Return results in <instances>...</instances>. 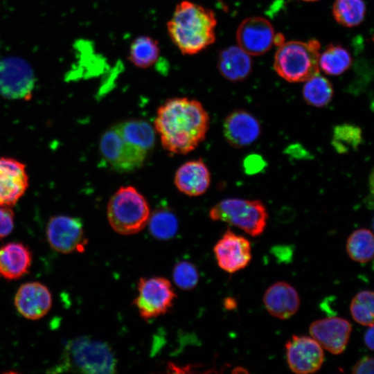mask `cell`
Wrapping results in <instances>:
<instances>
[{
    "instance_id": "31",
    "label": "cell",
    "mask_w": 374,
    "mask_h": 374,
    "mask_svg": "<svg viewBox=\"0 0 374 374\" xmlns=\"http://www.w3.org/2000/svg\"><path fill=\"white\" fill-rule=\"evenodd\" d=\"M172 277L176 285L183 290L193 289L199 280V274L196 267L185 260L180 261L175 265Z\"/></svg>"
},
{
    "instance_id": "7",
    "label": "cell",
    "mask_w": 374,
    "mask_h": 374,
    "mask_svg": "<svg viewBox=\"0 0 374 374\" xmlns=\"http://www.w3.org/2000/svg\"><path fill=\"white\" fill-rule=\"evenodd\" d=\"M175 297L172 284L166 278H141L138 283V296L133 302L140 316L149 320L166 313Z\"/></svg>"
},
{
    "instance_id": "8",
    "label": "cell",
    "mask_w": 374,
    "mask_h": 374,
    "mask_svg": "<svg viewBox=\"0 0 374 374\" xmlns=\"http://www.w3.org/2000/svg\"><path fill=\"white\" fill-rule=\"evenodd\" d=\"M100 152L110 168L119 172H132L143 164L148 153L125 141L114 126L100 141Z\"/></svg>"
},
{
    "instance_id": "33",
    "label": "cell",
    "mask_w": 374,
    "mask_h": 374,
    "mask_svg": "<svg viewBox=\"0 0 374 374\" xmlns=\"http://www.w3.org/2000/svg\"><path fill=\"white\" fill-rule=\"evenodd\" d=\"M373 358L369 355L364 356L353 366L352 373L353 374H373Z\"/></svg>"
},
{
    "instance_id": "36",
    "label": "cell",
    "mask_w": 374,
    "mask_h": 374,
    "mask_svg": "<svg viewBox=\"0 0 374 374\" xmlns=\"http://www.w3.org/2000/svg\"><path fill=\"white\" fill-rule=\"evenodd\" d=\"M284 42H285V37L282 34L278 33V34L274 35L273 44L279 46L282 45Z\"/></svg>"
},
{
    "instance_id": "26",
    "label": "cell",
    "mask_w": 374,
    "mask_h": 374,
    "mask_svg": "<svg viewBox=\"0 0 374 374\" xmlns=\"http://www.w3.org/2000/svg\"><path fill=\"white\" fill-rule=\"evenodd\" d=\"M305 82L303 96L308 105L322 107L330 102L334 90L331 82L326 78L317 74Z\"/></svg>"
},
{
    "instance_id": "17",
    "label": "cell",
    "mask_w": 374,
    "mask_h": 374,
    "mask_svg": "<svg viewBox=\"0 0 374 374\" xmlns=\"http://www.w3.org/2000/svg\"><path fill=\"white\" fill-rule=\"evenodd\" d=\"M260 125L256 117L243 109L230 113L223 124L224 136L233 147L242 148L256 141L260 134Z\"/></svg>"
},
{
    "instance_id": "16",
    "label": "cell",
    "mask_w": 374,
    "mask_h": 374,
    "mask_svg": "<svg viewBox=\"0 0 374 374\" xmlns=\"http://www.w3.org/2000/svg\"><path fill=\"white\" fill-rule=\"evenodd\" d=\"M15 305L24 317L37 320L44 317L52 305V296L39 282H28L20 286L15 296Z\"/></svg>"
},
{
    "instance_id": "1",
    "label": "cell",
    "mask_w": 374,
    "mask_h": 374,
    "mask_svg": "<svg viewBox=\"0 0 374 374\" xmlns=\"http://www.w3.org/2000/svg\"><path fill=\"white\" fill-rule=\"evenodd\" d=\"M208 125V114L202 103L187 98L167 100L154 120L163 148L178 154L195 150L205 139Z\"/></svg>"
},
{
    "instance_id": "6",
    "label": "cell",
    "mask_w": 374,
    "mask_h": 374,
    "mask_svg": "<svg viewBox=\"0 0 374 374\" xmlns=\"http://www.w3.org/2000/svg\"><path fill=\"white\" fill-rule=\"evenodd\" d=\"M214 221H221L257 236L262 233L268 215L264 204L257 199L227 198L217 203L209 211Z\"/></svg>"
},
{
    "instance_id": "9",
    "label": "cell",
    "mask_w": 374,
    "mask_h": 374,
    "mask_svg": "<svg viewBox=\"0 0 374 374\" xmlns=\"http://www.w3.org/2000/svg\"><path fill=\"white\" fill-rule=\"evenodd\" d=\"M34 72L24 60L6 57L0 60V96L10 100H30L35 87Z\"/></svg>"
},
{
    "instance_id": "25",
    "label": "cell",
    "mask_w": 374,
    "mask_h": 374,
    "mask_svg": "<svg viewBox=\"0 0 374 374\" xmlns=\"http://www.w3.org/2000/svg\"><path fill=\"white\" fill-rule=\"evenodd\" d=\"M346 251L349 257L355 262H369L373 258L374 252L373 233L365 228L354 231L348 238Z\"/></svg>"
},
{
    "instance_id": "2",
    "label": "cell",
    "mask_w": 374,
    "mask_h": 374,
    "mask_svg": "<svg viewBox=\"0 0 374 374\" xmlns=\"http://www.w3.org/2000/svg\"><path fill=\"white\" fill-rule=\"evenodd\" d=\"M216 26L213 10L183 0L176 5L166 27L170 39L179 51L193 55L215 42Z\"/></svg>"
},
{
    "instance_id": "10",
    "label": "cell",
    "mask_w": 374,
    "mask_h": 374,
    "mask_svg": "<svg viewBox=\"0 0 374 374\" xmlns=\"http://www.w3.org/2000/svg\"><path fill=\"white\" fill-rule=\"evenodd\" d=\"M46 237L53 249L62 253L82 252L87 244L82 221L68 215L51 217L46 226Z\"/></svg>"
},
{
    "instance_id": "22",
    "label": "cell",
    "mask_w": 374,
    "mask_h": 374,
    "mask_svg": "<svg viewBox=\"0 0 374 374\" xmlns=\"http://www.w3.org/2000/svg\"><path fill=\"white\" fill-rule=\"evenodd\" d=\"M122 137L147 153L153 148L155 141L154 130L143 120H130L116 125Z\"/></svg>"
},
{
    "instance_id": "5",
    "label": "cell",
    "mask_w": 374,
    "mask_h": 374,
    "mask_svg": "<svg viewBox=\"0 0 374 374\" xmlns=\"http://www.w3.org/2000/svg\"><path fill=\"white\" fill-rule=\"evenodd\" d=\"M107 218L112 229L121 235H132L144 229L150 213L145 198L133 186L120 188L110 198Z\"/></svg>"
},
{
    "instance_id": "15",
    "label": "cell",
    "mask_w": 374,
    "mask_h": 374,
    "mask_svg": "<svg viewBox=\"0 0 374 374\" xmlns=\"http://www.w3.org/2000/svg\"><path fill=\"white\" fill-rule=\"evenodd\" d=\"M28 186L26 166L10 157L0 158V206L11 207Z\"/></svg>"
},
{
    "instance_id": "34",
    "label": "cell",
    "mask_w": 374,
    "mask_h": 374,
    "mask_svg": "<svg viewBox=\"0 0 374 374\" xmlns=\"http://www.w3.org/2000/svg\"><path fill=\"white\" fill-rule=\"evenodd\" d=\"M265 162L261 157L257 154H251L247 157L244 162L246 172L252 174L259 172L264 168Z\"/></svg>"
},
{
    "instance_id": "3",
    "label": "cell",
    "mask_w": 374,
    "mask_h": 374,
    "mask_svg": "<svg viewBox=\"0 0 374 374\" xmlns=\"http://www.w3.org/2000/svg\"><path fill=\"white\" fill-rule=\"evenodd\" d=\"M54 369V372L113 373L116 370V359L106 343L79 337L66 344Z\"/></svg>"
},
{
    "instance_id": "11",
    "label": "cell",
    "mask_w": 374,
    "mask_h": 374,
    "mask_svg": "<svg viewBox=\"0 0 374 374\" xmlns=\"http://www.w3.org/2000/svg\"><path fill=\"white\" fill-rule=\"evenodd\" d=\"M285 350L287 364L295 373H315L324 361L323 348L312 337L293 335Z\"/></svg>"
},
{
    "instance_id": "24",
    "label": "cell",
    "mask_w": 374,
    "mask_h": 374,
    "mask_svg": "<svg viewBox=\"0 0 374 374\" xmlns=\"http://www.w3.org/2000/svg\"><path fill=\"white\" fill-rule=\"evenodd\" d=\"M351 64L350 52L339 44H330L319 54V69L328 75H341L350 68Z\"/></svg>"
},
{
    "instance_id": "35",
    "label": "cell",
    "mask_w": 374,
    "mask_h": 374,
    "mask_svg": "<svg viewBox=\"0 0 374 374\" xmlns=\"http://www.w3.org/2000/svg\"><path fill=\"white\" fill-rule=\"evenodd\" d=\"M373 326H368V330L364 333V341L368 348L373 350Z\"/></svg>"
},
{
    "instance_id": "21",
    "label": "cell",
    "mask_w": 374,
    "mask_h": 374,
    "mask_svg": "<svg viewBox=\"0 0 374 374\" xmlns=\"http://www.w3.org/2000/svg\"><path fill=\"white\" fill-rule=\"evenodd\" d=\"M220 74L232 82L247 78L252 69L250 55L238 46H231L220 51L217 60Z\"/></svg>"
},
{
    "instance_id": "29",
    "label": "cell",
    "mask_w": 374,
    "mask_h": 374,
    "mask_svg": "<svg viewBox=\"0 0 374 374\" xmlns=\"http://www.w3.org/2000/svg\"><path fill=\"white\" fill-rule=\"evenodd\" d=\"M350 311L353 319L365 326H373L374 294L373 291L363 290L352 299Z\"/></svg>"
},
{
    "instance_id": "37",
    "label": "cell",
    "mask_w": 374,
    "mask_h": 374,
    "mask_svg": "<svg viewBox=\"0 0 374 374\" xmlns=\"http://www.w3.org/2000/svg\"><path fill=\"white\" fill-rule=\"evenodd\" d=\"M302 1L311 2V1H318V0H302Z\"/></svg>"
},
{
    "instance_id": "28",
    "label": "cell",
    "mask_w": 374,
    "mask_h": 374,
    "mask_svg": "<svg viewBox=\"0 0 374 374\" xmlns=\"http://www.w3.org/2000/svg\"><path fill=\"white\" fill-rule=\"evenodd\" d=\"M148 224L151 235L159 240H169L175 236L178 230L176 215L166 207L157 208L150 215Z\"/></svg>"
},
{
    "instance_id": "13",
    "label": "cell",
    "mask_w": 374,
    "mask_h": 374,
    "mask_svg": "<svg viewBox=\"0 0 374 374\" xmlns=\"http://www.w3.org/2000/svg\"><path fill=\"white\" fill-rule=\"evenodd\" d=\"M274 30L271 24L261 17L244 19L236 31L238 46L250 55H260L272 46Z\"/></svg>"
},
{
    "instance_id": "19",
    "label": "cell",
    "mask_w": 374,
    "mask_h": 374,
    "mask_svg": "<svg viewBox=\"0 0 374 374\" xmlns=\"http://www.w3.org/2000/svg\"><path fill=\"white\" fill-rule=\"evenodd\" d=\"M175 184L181 193L188 196L204 194L211 184V173L207 166L201 159L189 161L177 170Z\"/></svg>"
},
{
    "instance_id": "12",
    "label": "cell",
    "mask_w": 374,
    "mask_h": 374,
    "mask_svg": "<svg viewBox=\"0 0 374 374\" xmlns=\"http://www.w3.org/2000/svg\"><path fill=\"white\" fill-rule=\"evenodd\" d=\"M213 252L219 267L230 274L245 268L252 258L249 241L229 229L215 244Z\"/></svg>"
},
{
    "instance_id": "18",
    "label": "cell",
    "mask_w": 374,
    "mask_h": 374,
    "mask_svg": "<svg viewBox=\"0 0 374 374\" xmlns=\"http://www.w3.org/2000/svg\"><path fill=\"white\" fill-rule=\"evenodd\" d=\"M263 303L271 315L280 319H287L298 311L300 299L293 286L286 282L278 281L267 289Z\"/></svg>"
},
{
    "instance_id": "32",
    "label": "cell",
    "mask_w": 374,
    "mask_h": 374,
    "mask_svg": "<svg viewBox=\"0 0 374 374\" xmlns=\"http://www.w3.org/2000/svg\"><path fill=\"white\" fill-rule=\"evenodd\" d=\"M14 228V213L10 207L0 206V238L8 235Z\"/></svg>"
},
{
    "instance_id": "14",
    "label": "cell",
    "mask_w": 374,
    "mask_h": 374,
    "mask_svg": "<svg viewBox=\"0 0 374 374\" xmlns=\"http://www.w3.org/2000/svg\"><path fill=\"white\" fill-rule=\"evenodd\" d=\"M309 331L311 337L322 348L334 355H339L346 348L352 326L343 318L328 317L313 321Z\"/></svg>"
},
{
    "instance_id": "27",
    "label": "cell",
    "mask_w": 374,
    "mask_h": 374,
    "mask_svg": "<svg viewBox=\"0 0 374 374\" xmlns=\"http://www.w3.org/2000/svg\"><path fill=\"white\" fill-rule=\"evenodd\" d=\"M332 11L338 24L346 27H354L364 19L366 5L363 0H335Z\"/></svg>"
},
{
    "instance_id": "30",
    "label": "cell",
    "mask_w": 374,
    "mask_h": 374,
    "mask_svg": "<svg viewBox=\"0 0 374 374\" xmlns=\"http://www.w3.org/2000/svg\"><path fill=\"white\" fill-rule=\"evenodd\" d=\"M362 141V131L356 125L342 124L335 127L332 144L339 152L355 149Z\"/></svg>"
},
{
    "instance_id": "20",
    "label": "cell",
    "mask_w": 374,
    "mask_h": 374,
    "mask_svg": "<svg viewBox=\"0 0 374 374\" xmlns=\"http://www.w3.org/2000/svg\"><path fill=\"white\" fill-rule=\"evenodd\" d=\"M32 253L21 242H9L0 247V276L17 280L26 274L31 266Z\"/></svg>"
},
{
    "instance_id": "4",
    "label": "cell",
    "mask_w": 374,
    "mask_h": 374,
    "mask_svg": "<svg viewBox=\"0 0 374 374\" xmlns=\"http://www.w3.org/2000/svg\"><path fill=\"white\" fill-rule=\"evenodd\" d=\"M320 47L315 39L284 42L274 55L275 71L290 82L306 81L319 73Z\"/></svg>"
},
{
    "instance_id": "23",
    "label": "cell",
    "mask_w": 374,
    "mask_h": 374,
    "mask_svg": "<svg viewBox=\"0 0 374 374\" xmlns=\"http://www.w3.org/2000/svg\"><path fill=\"white\" fill-rule=\"evenodd\" d=\"M159 55V42L152 37L141 35L132 42L128 58L135 66L148 69L158 61Z\"/></svg>"
}]
</instances>
